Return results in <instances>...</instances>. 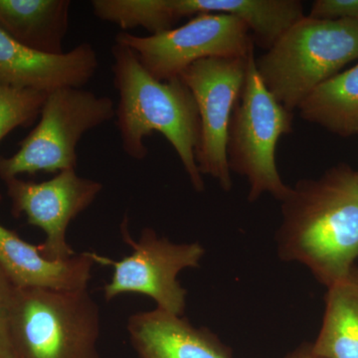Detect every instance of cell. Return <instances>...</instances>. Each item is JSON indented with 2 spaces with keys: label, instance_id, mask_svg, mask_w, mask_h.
<instances>
[{
  "label": "cell",
  "instance_id": "1",
  "mask_svg": "<svg viewBox=\"0 0 358 358\" xmlns=\"http://www.w3.org/2000/svg\"><path fill=\"white\" fill-rule=\"evenodd\" d=\"M281 203L280 259L305 266L327 288L350 274L358 259V173L339 166L300 179Z\"/></svg>",
  "mask_w": 358,
  "mask_h": 358
},
{
  "label": "cell",
  "instance_id": "2",
  "mask_svg": "<svg viewBox=\"0 0 358 358\" xmlns=\"http://www.w3.org/2000/svg\"><path fill=\"white\" fill-rule=\"evenodd\" d=\"M110 52L114 86L120 98L115 124L124 154L145 159L148 154L145 138L162 134L173 145L192 187L203 192V178L195 159L200 138L199 110L192 91L179 77L169 81L155 79L126 45L115 43Z\"/></svg>",
  "mask_w": 358,
  "mask_h": 358
},
{
  "label": "cell",
  "instance_id": "3",
  "mask_svg": "<svg viewBox=\"0 0 358 358\" xmlns=\"http://www.w3.org/2000/svg\"><path fill=\"white\" fill-rule=\"evenodd\" d=\"M357 59L358 21L305 16L256 58V66L268 91L294 112L313 90Z\"/></svg>",
  "mask_w": 358,
  "mask_h": 358
},
{
  "label": "cell",
  "instance_id": "4",
  "mask_svg": "<svg viewBox=\"0 0 358 358\" xmlns=\"http://www.w3.org/2000/svg\"><path fill=\"white\" fill-rule=\"evenodd\" d=\"M100 310L88 289H15L11 336L15 358H100Z\"/></svg>",
  "mask_w": 358,
  "mask_h": 358
},
{
  "label": "cell",
  "instance_id": "5",
  "mask_svg": "<svg viewBox=\"0 0 358 358\" xmlns=\"http://www.w3.org/2000/svg\"><path fill=\"white\" fill-rule=\"evenodd\" d=\"M293 112L278 102L264 85L250 52L241 96L235 106L228 131L227 159L230 173L249 183L248 201L264 194L282 201L291 186L285 185L275 162V148L284 134L293 131Z\"/></svg>",
  "mask_w": 358,
  "mask_h": 358
},
{
  "label": "cell",
  "instance_id": "6",
  "mask_svg": "<svg viewBox=\"0 0 358 358\" xmlns=\"http://www.w3.org/2000/svg\"><path fill=\"white\" fill-rule=\"evenodd\" d=\"M115 115V103L109 96L83 88L50 92L38 124L20 141V150L11 157H0V178L76 169V148L82 136Z\"/></svg>",
  "mask_w": 358,
  "mask_h": 358
},
{
  "label": "cell",
  "instance_id": "7",
  "mask_svg": "<svg viewBox=\"0 0 358 358\" xmlns=\"http://www.w3.org/2000/svg\"><path fill=\"white\" fill-rule=\"evenodd\" d=\"M122 239L131 253L121 260L92 252L96 264L112 266V279L103 286L105 300L110 301L124 294H145L157 303V308L174 315H183L187 291L178 280L185 268H197L205 255L199 242L174 243L160 237L152 228L141 231L140 239L134 240L129 230L128 215L121 224Z\"/></svg>",
  "mask_w": 358,
  "mask_h": 358
},
{
  "label": "cell",
  "instance_id": "8",
  "mask_svg": "<svg viewBox=\"0 0 358 358\" xmlns=\"http://www.w3.org/2000/svg\"><path fill=\"white\" fill-rule=\"evenodd\" d=\"M115 40L129 47L159 81L178 78L203 59L246 58L255 46L241 20L218 13L199 14L180 27L150 36L120 32Z\"/></svg>",
  "mask_w": 358,
  "mask_h": 358
},
{
  "label": "cell",
  "instance_id": "9",
  "mask_svg": "<svg viewBox=\"0 0 358 358\" xmlns=\"http://www.w3.org/2000/svg\"><path fill=\"white\" fill-rule=\"evenodd\" d=\"M250 54V53H249ZM246 58H208L181 73L199 107L200 138L196 164L200 173L218 181L224 192L233 188L227 159L228 131L246 75Z\"/></svg>",
  "mask_w": 358,
  "mask_h": 358
},
{
  "label": "cell",
  "instance_id": "10",
  "mask_svg": "<svg viewBox=\"0 0 358 358\" xmlns=\"http://www.w3.org/2000/svg\"><path fill=\"white\" fill-rule=\"evenodd\" d=\"M3 182L14 215L24 214L30 225L45 233V241L39 244L42 255L52 261L76 255L66 239L68 227L95 201L103 190L102 183L78 176L75 169L60 171L43 182L20 178Z\"/></svg>",
  "mask_w": 358,
  "mask_h": 358
},
{
  "label": "cell",
  "instance_id": "11",
  "mask_svg": "<svg viewBox=\"0 0 358 358\" xmlns=\"http://www.w3.org/2000/svg\"><path fill=\"white\" fill-rule=\"evenodd\" d=\"M98 54L84 42L60 55H49L20 43L0 29V85L50 93L83 88L95 76Z\"/></svg>",
  "mask_w": 358,
  "mask_h": 358
},
{
  "label": "cell",
  "instance_id": "12",
  "mask_svg": "<svg viewBox=\"0 0 358 358\" xmlns=\"http://www.w3.org/2000/svg\"><path fill=\"white\" fill-rule=\"evenodd\" d=\"M127 329L138 358H233L231 348L208 329L160 308L134 313Z\"/></svg>",
  "mask_w": 358,
  "mask_h": 358
},
{
  "label": "cell",
  "instance_id": "13",
  "mask_svg": "<svg viewBox=\"0 0 358 358\" xmlns=\"http://www.w3.org/2000/svg\"><path fill=\"white\" fill-rule=\"evenodd\" d=\"M95 264L92 252L67 260H48L42 255L40 245L28 243L0 223V268L15 288L87 289Z\"/></svg>",
  "mask_w": 358,
  "mask_h": 358
},
{
  "label": "cell",
  "instance_id": "14",
  "mask_svg": "<svg viewBox=\"0 0 358 358\" xmlns=\"http://www.w3.org/2000/svg\"><path fill=\"white\" fill-rule=\"evenodd\" d=\"M71 4L70 0H0V29L33 50L60 55Z\"/></svg>",
  "mask_w": 358,
  "mask_h": 358
},
{
  "label": "cell",
  "instance_id": "15",
  "mask_svg": "<svg viewBox=\"0 0 358 358\" xmlns=\"http://www.w3.org/2000/svg\"><path fill=\"white\" fill-rule=\"evenodd\" d=\"M189 16L227 14L241 20L259 45L270 49L289 28L305 17L299 0H186Z\"/></svg>",
  "mask_w": 358,
  "mask_h": 358
},
{
  "label": "cell",
  "instance_id": "16",
  "mask_svg": "<svg viewBox=\"0 0 358 358\" xmlns=\"http://www.w3.org/2000/svg\"><path fill=\"white\" fill-rule=\"evenodd\" d=\"M322 358H358V268L327 288L319 336L310 345Z\"/></svg>",
  "mask_w": 358,
  "mask_h": 358
},
{
  "label": "cell",
  "instance_id": "17",
  "mask_svg": "<svg viewBox=\"0 0 358 358\" xmlns=\"http://www.w3.org/2000/svg\"><path fill=\"white\" fill-rule=\"evenodd\" d=\"M298 110L301 119L331 133L358 134V64L320 85Z\"/></svg>",
  "mask_w": 358,
  "mask_h": 358
},
{
  "label": "cell",
  "instance_id": "18",
  "mask_svg": "<svg viewBox=\"0 0 358 358\" xmlns=\"http://www.w3.org/2000/svg\"><path fill=\"white\" fill-rule=\"evenodd\" d=\"M91 6L99 20L126 31L143 27L150 35L173 29L182 18L176 0H93Z\"/></svg>",
  "mask_w": 358,
  "mask_h": 358
},
{
  "label": "cell",
  "instance_id": "19",
  "mask_svg": "<svg viewBox=\"0 0 358 358\" xmlns=\"http://www.w3.org/2000/svg\"><path fill=\"white\" fill-rule=\"evenodd\" d=\"M48 93L0 85V141L20 127H29L41 113Z\"/></svg>",
  "mask_w": 358,
  "mask_h": 358
},
{
  "label": "cell",
  "instance_id": "20",
  "mask_svg": "<svg viewBox=\"0 0 358 358\" xmlns=\"http://www.w3.org/2000/svg\"><path fill=\"white\" fill-rule=\"evenodd\" d=\"M15 289L0 268V358H15L11 336V313Z\"/></svg>",
  "mask_w": 358,
  "mask_h": 358
},
{
  "label": "cell",
  "instance_id": "21",
  "mask_svg": "<svg viewBox=\"0 0 358 358\" xmlns=\"http://www.w3.org/2000/svg\"><path fill=\"white\" fill-rule=\"evenodd\" d=\"M308 16L317 20L358 21V0H317Z\"/></svg>",
  "mask_w": 358,
  "mask_h": 358
},
{
  "label": "cell",
  "instance_id": "22",
  "mask_svg": "<svg viewBox=\"0 0 358 358\" xmlns=\"http://www.w3.org/2000/svg\"><path fill=\"white\" fill-rule=\"evenodd\" d=\"M284 358H322L313 355L310 345H301L293 352L288 353Z\"/></svg>",
  "mask_w": 358,
  "mask_h": 358
},
{
  "label": "cell",
  "instance_id": "23",
  "mask_svg": "<svg viewBox=\"0 0 358 358\" xmlns=\"http://www.w3.org/2000/svg\"></svg>",
  "mask_w": 358,
  "mask_h": 358
}]
</instances>
